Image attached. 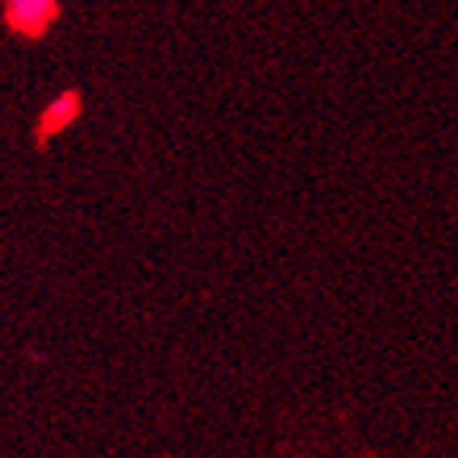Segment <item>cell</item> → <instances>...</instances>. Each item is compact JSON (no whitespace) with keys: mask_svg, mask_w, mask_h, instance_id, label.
Here are the masks:
<instances>
[{"mask_svg":"<svg viewBox=\"0 0 458 458\" xmlns=\"http://www.w3.org/2000/svg\"><path fill=\"white\" fill-rule=\"evenodd\" d=\"M80 114V96L77 93H61L57 99L48 102V108L42 112V122H38V134H61L64 128H71Z\"/></svg>","mask_w":458,"mask_h":458,"instance_id":"7a4b0ae2","label":"cell"},{"mask_svg":"<svg viewBox=\"0 0 458 458\" xmlns=\"http://www.w3.org/2000/svg\"><path fill=\"white\" fill-rule=\"evenodd\" d=\"M4 20L13 32L36 38L57 20V0H4Z\"/></svg>","mask_w":458,"mask_h":458,"instance_id":"6da1fadb","label":"cell"}]
</instances>
